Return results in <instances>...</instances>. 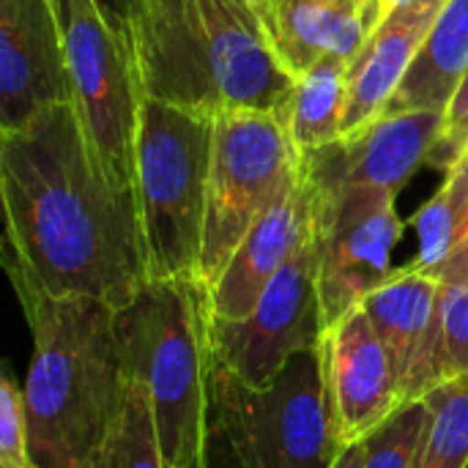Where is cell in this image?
Returning a JSON list of instances; mask_svg holds the SVG:
<instances>
[{"label":"cell","mask_w":468,"mask_h":468,"mask_svg":"<svg viewBox=\"0 0 468 468\" xmlns=\"http://www.w3.org/2000/svg\"><path fill=\"white\" fill-rule=\"evenodd\" d=\"M0 195L8 280L115 310L151 282L137 189L107 176L74 104L0 132Z\"/></svg>","instance_id":"obj_1"},{"label":"cell","mask_w":468,"mask_h":468,"mask_svg":"<svg viewBox=\"0 0 468 468\" xmlns=\"http://www.w3.org/2000/svg\"><path fill=\"white\" fill-rule=\"evenodd\" d=\"M11 285L33 337L22 387L33 468H90L126 389L115 307Z\"/></svg>","instance_id":"obj_2"},{"label":"cell","mask_w":468,"mask_h":468,"mask_svg":"<svg viewBox=\"0 0 468 468\" xmlns=\"http://www.w3.org/2000/svg\"><path fill=\"white\" fill-rule=\"evenodd\" d=\"M132 52L143 96L288 118L296 77L271 52L252 0H134Z\"/></svg>","instance_id":"obj_3"},{"label":"cell","mask_w":468,"mask_h":468,"mask_svg":"<svg viewBox=\"0 0 468 468\" xmlns=\"http://www.w3.org/2000/svg\"><path fill=\"white\" fill-rule=\"evenodd\" d=\"M115 340L126 378L151 398L165 466L206 452L211 307L203 280H151L115 310Z\"/></svg>","instance_id":"obj_4"},{"label":"cell","mask_w":468,"mask_h":468,"mask_svg":"<svg viewBox=\"0 0 468 468\" xmlns=\"http://www.w3.org/2000/svg\"><path fill=\"white\" fill-rule=\"evenodd\" d=\"M217 112L143 96L134 189L151 280H200Z\"/></svg>","instance_id":"obj_5"},{"label":"cell","mask_w":468,"mask_h":468,"mask_svg":"<svg viewBox=\"0 0 468 468\" xmlns=\"http://www.w3.org/2000/svg\"><path fill=\"white\" fill-rule=\"evenodd\" d=\"M208 431L239 468H332L343 444L335 431L324 356L296 354L269 387H250L211 359Z\"/></svg>","instance_id":"obj_6"},{"label":"cell","mask_w":468,"mask_h":468,"mask_svg":"<svg viewBox=\"0 0 468 468\" xmlns=\"http://www.w3.org/2000/svg\"><path fill=\"white\" fill-rule=\"evenodd\" d=\"M302 178L288 121L263 110L217 112L200 280L211 285L252 225Z\"/></svg>","instance_id":"obj_7"},{"label":"cell","mask_w":468,"mask_h":468,"mask_svg":"<svg viewBox=\"0 0 468 468\" xmlns=\"http://www.w3.org/2000/svg\"><path fill=\"white\" fill-rule=\"evenodd\" d=\"M60 19L71 104L101 167L123 186H134V148L143 85L132 44L112 27L96 0H55Z\"/></svg>","instance_id":"obj_8"},{"label":"cell","mask_w":468,"mask_h":468,"mask_svg":"<svg viewBox=\"0 0 468 468\" xmlns=\"http://www.w3.org/2000/svg\"><path fill=\"white\" fill-rule=\"evenodd\" d=\"M318 266L310 233L250 315L239 321L211 315V359L250 387H269L296 354L318 351L326 335Z\"/></svg>","instance_id":"obj_9"},{"label":"cell","mask_w":468,"mask_h":468,"mask_svg":"<svg viewBox=\"0 0 468 468\" xmlns=\"http://www.w3.org/2000/svg\"><path fill=\"white\" fill-rule=\"evenodd\" d=\"M315 195L313 233L318 244V288L326 329L359 307L392 269V252L403 222L395 197L376 186H351L332 195Z\"/></svg>","instance_id":"obj_10"},{"label":"cell","mask_w":468,"mask_h":468,"mask_svg":"<svg viewBox=\"0 0 468 468\" xmlns=\"http://www.w3.org/2000/svg\"><path fill=\"white\" fill-rule=\"evenodd\" d=\"M444 129L447 112L439 110L381 115L348 137L302 154V176L318 195L351 186L398 195L425 162H436Z\"/></svg>","instance_id":"obj_11"},{"label":"cell","mask_w":468,"mask_h":468,"mask_svg":"<svg viewBox=\"0 0 468 468\" xmlns=\"http://www.w3.org/2000/svg\"><path fill=\"white\" fill-rule=\"evenodd\" d=\"M359 307L392 362L403 406L420 403L458 378L447 354L441 282L436 277L403 266Z\"/></svg>","instance_id":"obj_12"},{"label":"cell","mask_w":468,"mask_h":468,"mask_svg":"<svg viewBox=\"0 0 468 468\" xmlns=\"http://www.w3.org/2000/svg\"><path fill=\"white\" fill-rule=\"evenodd\" d=\"M71 104V74L52 0H0V132Z\"/></svg>","instance_id":"obj_13"},{"label":"cell","mask_w":468,"mask_h":468,"mask_svg":"<svg viewBox=\"0 0 468 468\" xmlns=\"http://www.w3.org/2000/svg\"><path fill=\"white\" fill-rule=\"evenodd\" d=\"M321 356L329 409L343 447L365 441L403 406L392 362L362 307H354L326 329Z\"/></svg>","instance_id":"obj_14"},{"label":"cell","mask_w":468,"mask_h":468,"mask_svg":"<svg viewBox=\"0 0 468 468\" xmlns=\"http://www.w3.org/2000/svg\"><path fill=\"white\" fill-rule=\"evenodd\" d=\"M315 195L302 176L244 236L219 277L206 285L214 318L239 321L252 313L269 282L293 258L302 241L313 233Z\"/></svg>","instance_id":"obj_15"},{"label":"cell","mask_w":468,"mask_h":468,"mask_svg":"<svg viewBox=\"0 0 468 468\" xmlns=\"http://www.w3.org/2000/svg\"><path fill=\"white\" fill-rule=\"evenodd\" d=\"M252 8L271 52L293 77L326 55L351 63L387 16L378 0H252Z\"/></svg>","instance_id":"obj_16"},{"label":"cell","mask_w":468,"mask_h":468,"mask_svg":"<svg viewBox=\"0 0 468 468\" xmlns=\"http://www.w3.org/2000/svg\"><path fill=\"white\" fill-rule=\"evenodd\" d=\"M444 3L447 0H403L378 22L373 36L348 63L343 137L381 118L387 101L420 55Z\"/></svg>","instance_id":"obj_17"},{"label":"cell","mask_w":468,"mask_h":468,"mask_svg":"<svg viewBox=\"0 0 468 468\" xmlns=\"http://www.w3.org/2000/svg\"><path fill=\"white\" fill-rule=\"evenodd\" d=\"M468 74V0H447L414 58L406 80L381 115L439 110L447 112Z\"/></svg>","instance_id":"obj_18"},{"label":"cell","mask_w":468,"mask_h":468,"mask_svg":"<svg viewBox=\"0 0 468 468\" xmlns=\"http://www.w3.org/2000/svg\"><path fill=\"white\" fill-rule=\"evenodd\" d=\"M348 101V60L326 55L296 77L288 107V132L299 154L324 148L343 137V115Z\"/></svg>","instance_id":"obj_19"},{"label":"cell","mask_w":468,"mask_h":468,"mask_svg":"<svg viewBox=\"0 0 468 468\" xmlns=\"http://www.w3.org/2000/svg\"><path fill=\"white\" fill-rule=\"evenodd\" d=\"M468 203V154H461L450 167H447V181L444 186L417 211L414 225L420 236V250L417 258L409 263L411 269L436 277L441 274L444 263L450 261L461 228H463V214Z\"/></svg>","instance_id":"obj_20"},{"label":"cell","mask_w":468,"mask_h":468,"mask_svg":"<svg viewBox=\"0 0 468 468\" xmlns=\"http://www.w3.org/2000/svg\"><path fill=\"white\" fill-rule=\"evenodd\" d=\"M90 468H167L151 398L134 378H126L121 411L112 420Z\"/></svg>","instance_id":"obj_21"},{"label":"cell","mask_w":468,"mask_h":468,"mask_svg":"<svg viewBox=\"0 0 468 468\" xmlns=\"http://www.w3.org/2000/svg\"><path fill=\"white\" fill-rule=\"evenodd\" d=\"M431 422L414 468H466L468 373L447 381L428 398Z\"/></svg>","instance_id":"obj_22"},{"label":"cell","mask_w":468,"mask_h":468,"mask_svg":"<svg viewBox=\"0 0 468 468\" xmlns=\"http://www.w3.org/2000/svg\"><path fill=\"white\" fill-rule=\"evenodd\" d=\"M431 422L428 400L400 406L365 439V468H414Z\"/></svg>","instance_id":"obj_23"},{"label":"cell","mask_w":468,"mask_h":468,"mask_svg":"<svg viewBox=\"0 0 468 468\" xmlns=\"http://www.w3.org/2000/svg\"><path fill=\"white\" fill-rule=\"evenodd\" d=\"M0 466L33 468L27 447L25 398L8 376L0 381Z\"/></svg>","instance_id":"obj_24"},{"label":"cell","mask_w":468,"mask_h":468,"mask_svg":"<svg viewBox=\"0 0 468 468\" xmlns=\"http://www.w3.org/2000/svg\"><path fill=\"white\" fill-rule=\"evenodd\" d=\"M441 321L455 376L468 373V280L441 282Z\"/></svg>","instance_id":"obj_25"},{"label":"cell","mask_w":468,"mask_h":468,"mask_svg":"<svg viewBox=\"0 0 468 468\" xmlns=\"http://www.w3.org/2000/svg\"><path fill=\"white\" fill-rule=\"evenodd\" d=\"M468 148V74L463 77L450 110H447V129L439 151L450 154V165Z\"/></svg>","instance_id":"obj_26"},{"label":"cell","mask_w":468,"mask_h":468,"mask_svg":"<svg viewBox=\"0 0 468 468\" xmlns=\"http://www.w3.org/2000/svg\"><path fill=\"white\" fill-rule=\"evenodd\" d=\"M468 280V203L466 214H463V228H461V236H458V244L450 255V261L444 263L441 274H439V282H461Z\"/></svg>","instance_id":"obj_27"},{"label":"cell","mask_w":468,"mask_h":468,"mask_svg":"<svg viewBox=\"0 0 468 468\" xmlns=\"http://www.w3.org/2000/svg\"><path fill=\"white\" fill-rule=\"evenodd\" d=\"M96 3L101 5L104 16L112 22V27L132 44V11H134V0H96Z\"/></svg>","instance_id":"obj_28"},{"label":"cell","mask_w":468,"mask_h":468,"mask_svg":"<svg viewBox=\"0 0 468 468\" xmlns=\"http://www.w3.org/2000/svg\"><path fill=\"white\" fill-rule=\"evenodd\" d=\"M332 468H365V441L343 447V452L337 455Z\"/></svg>","instance_id":"obj_29"},{"label":"cell","mask_w":468,"mask_h":468,"mask_svg":"<svg viewBox=\"0 0 468 468\" xmlns=\"http://www.w3.org/2000/svg\"><path fill=\"white\" fill-rule=\"evenodd\" d=\"M178 468H208V458H206V452H203V455L192 458L189 463H184V466H178Z\"/></svg>","instance_id":"obj_30"},{"label":"cell","mask_w":468,"mask_h":468,"mask_svg":"<svg viewBox=\"0 0 468 468\" xmlns=\"http://www.w3.org/2000/svg\"><path fill=\"white\" fill-rule=\"evenodd\" d=\"M378 3H381V8H384V11L389 14V11H392V8H398V5H400L403 0H378Z\"/></svg>","instance_id":"obj_31"},{"label":"cell","mask_w":468,"mask_h":468,"mask_svg":"<svg viewBox=\"0 0 468 468\" xmlns=\"http://www.w3.org/2000/svg\"><path fill=\"white\" fill-rule=\"evenodd\" d=\"M463 154H468V148H466V151H463Z\"/></svg>","instance_id":"obj_32"},{"label":"cell","mask_w":468,"mask_h":468,"mask_svg":"<svg viewBox=\"0 0 468 468\" xmlns=\"http://www.w3.org/2000/svg\"><path fill=\"white\" fill-rule=\"evenodd\" d=\"M466 468H468V463H466Z\"/></svg>","instance_id":"obj_33"}]
</instances>
